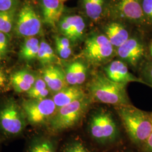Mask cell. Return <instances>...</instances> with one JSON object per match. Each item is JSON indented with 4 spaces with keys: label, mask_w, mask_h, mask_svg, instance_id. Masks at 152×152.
Here are the masks:
<instances>
[{
    "label": "cell",
    "mask_w": 152,
    "mask_h": 152,
    "mask_svg": "<svg viewBox=\"0 0 152 152\" xmlns=\"http://www.w3.org/2000/svg\"><path fill=\"white\" fill-rule=\"evenodd\" d=\"M117 112L131 141L142 147L152 132V113L130 104L118 107Z\"/></svg>",
    "instance_id": "6da1fadb"
},
{
    "label": "cell",
    "mask_w": 152,
    "mask_h": 152,
    "mask_svg": "<svg viewBox=\"0 0 152 152\" xmlns=\"http://www.w3.org/2000/svg\"><path fill=\"white\" fill-rule=\"evenodd\" d=\"M126 85L113 81L105 74L99 72L93 76L87 88L95 100L120 107L130 104Z\"/></svg>",
    "instance_id": "7a4b0ae2"
},
{
    "label": "cell",
    "mask_w": 152,
    "mask_h": 152,
    "mask_svg": "<svg viewBox=\"0 0 152 152\" xmlns=\"http://www.w3.org/2000/svg\"><path fill=\"white\" fill-rule=\"evenodd\" d=\"M27 122L22 105L14 98L0 99V136L3 141L22 135Z\"/></svg>",
    "instance_id": "3957f363"
},
{
    "label": "cell",
    "mask_w": 152,
    "mask_h": 152,
    "mask_svg": "<svg viewBox=\"0 0 152 152\" xmlns=\"http://www.w3.org/2000/svg\"><path fill=\"white\" fill-rule=\"evenodd\" d=\"M90 101L86 97L57 109L48 124L49 130L59 133L77 125L86 113Z\"/></svg>",
    "instance_id": "277c9868"
},
{
    "label": "cell",
    "mask_w": 152,
    "mask_h": 152,
    "mask_svg": "<svg viewBox=\"0 0 152 152\" xmlns=\"http://www.w3.org/2000/svg\"><path fill=\"white\" fill-rule=\"evenodd\" d=\"M92 138L100 144L114 141L118 136V129L112 115L108 112L98 111L92 114L88 126Z\"/></svg>",
    "instance_id": "5b68a950"
},
{
    "label": "cell",
    "mask_w": 152,
    "mask_h": 152,
    "mask_svg": "<svg viewBox=\"0 0 152 152\" xmlns=\"http://www.w3.org/2000/svg\"><path fill=\"white\" fill-rule=\"evenodd\" d=\"M21 105L27 122L32 126L48 124L57 110L53 99L48 98L28 99L24 100Z\"/></svg>",
    "instance_id": "8992f818"
},
{
    "label": "cell",
    "mask_w": 152,
    "mask_h": 152,
    "mask_svg": "<svg viewBox=\"0 0 152 152\" xmlns=\"http://www.w3.org/2000/svg\"><path fill=\"white\" fill-rule=\"evenodd\" d=\"M113 46L106 36L94 35L86 41L83 55L88 61L94 64L102 63L110 58Z\"/></svg>",
    "instance_id": "52a82bcc"
},
{
    "label": "cell",
    "mask_w": 152,
    "mask_h": 152,
    "mask_svg": "<svg viewBox=\"0 0 152 152\" xmlns=\"http://www.w3.org/2000/svg\"><path fill=\"white\" fill-rule=\"evenodd\" d=\"M42 30L41 21L32 7L25 5L19 11L15 26L19 36L30 37L39 34Z\"/></svg>",
    "instance_id": "ba28073f"
},
{
    "label": "cell",
    "mask_w": 152,
    "mask_h": 152,
    "mask_svg": "<svg viewBox=\"0 0 152 152\" xmlns=\"http://www.w3.org/2000/svg\"><path fill=\"white\" fill-rule=\"evenodd\" d=\"M105 75L113 81L127 85L129 82H137L147 85L141 78H138L130 72L127 66L121 60H114L104 68Z\"/></svg>",
    "instance_id": "9c48e42d"
},
{
    "label": "cell",
    "mask_w": 152,
    "mask_h": 152,
    "mask_svg": "<svg viewBox=\"0 0 152 152\" xmlns=\"http://www.w3.org/2000/svg\"><path fill=\"white\" fill-rule=\"evenodd\" d=\"M117 54L122 60L135 66L139 64L144 55V46L136 38H129L118 48Z\"/></svg>",
    "instance_id": "30bf717a"
},
{
    "label": "cell",
    "mask_w": 152,
    "mask_h": 152,
    "mask_svg": "<svg viewBox=\"0 0 152 152\" xmlns=\"http://www.w3.org/2000/svg\"><path fill=\"white\" fill-rule=\"evenodd\" d=\"M114 10L121 18L131 21H141L144 16L140 0H118Z\"/></svg>",
    "instance_id": "8fae6325"
},
{
    "label": "cell",
    "mask_w": 152,
    "mask_h": 152,
    "mask_svg": "<svg viewBox=\"0 0 152 152\" xmlns=\"http://www.w3.org/2000/svg\"><path fill=\"white\" fill-rule=\"evenodd\" d=\"M59 29L64 37L76 41L83 36L85 23L83 19L79 15L65 16L59 21Z\"/></svg>",
    "instance_id": "7c38bea8"
},
{
    "label": "cell",
    "mask_w": 152,
    "mask_h": 152,
    "mask_svg": "<svg viewBox=\"0 0 152 152\" xmlns=\"http://www.w3.org/2000/svg\"><path fill=\"white\" fill-rule=\"evenodd\" d=\"M46 83L50 90L55 93L66 87L65 72L58 65H50L45 66L41 76Z\"/></svg>",
    "instance_id": "4fadbf2b"
},
{
    "label": "cell",
    "mask_w": 152,
    "mask_h": 152,
    "mask_svg": "<svg viewBox=\"0 0 152 152\" xmlns=\"http://www.w3.org/2000/svg\"><path fill=\"white\" fill-rule=\"evenodd\" d=\"M86 97L85 93L80 86H67L56 92L53 100L57 109Z\"/></svg>",
    "instance_id": "5bb4252c"
},
{
    "label": "cell",
    "mask_w": 152,
    "mask_h": 152,
    "mask_svg": "<svg viewBox=\"0 0 152 152\" xmlns=\"http://www.w3.org/2000/svg\"><path fill=\"white\" fill-rule=\"evenodd\" d=\"M37 78V76L27 69L16 71L10 76L11 86L18 93L27 92Z\"/></svg>",
    "instance_id": "9a60e30c"
},
{
    "label": "cell",
    "mask_w": 152,
    "mask_h": 152,
    "mask_svg": "<svg viewBox=\"0 0 152 152\" xmlns=\"http://www.w3.org/2000/svg\"><path fill=\"white\" fill-rule=\"evenodd\" d=\"M44 22L52 27L60 20L64 5L61 0H42Z\"/></svg>",
    "instance_id": "2e32d148"
},
{
    "label": "cell",
    "mask_w": 152,
    "mask_h": 152,
    "mask_svg": "<svg viewBox=\"0 0 152 152\" xmlns=\"http://www.w3.org/2000/svg\"><path fill=\"white\" fill-rule=\"evenodd\" d=\"M64 72L66 81L70 86H80L87 78V66L80 61H76L69 64Z\"/></svg>",
    "instance_id": "e0dca14e"
},
{
    "label": "cell",
    "mask_w": 152,
    "mask_h": 152,
    "mask_svg": "<svg viewBox=\"0 0 152 152\" xmlns=\"http://www.w3.org/2000/svg\"><path fill=\"white\" fill-rule=\"evenodd\" d=\"M56 143L44 135H35L28 141L26 152H56Z\"/></svg>",
    "instance_id": "ac0fdd59"
},
{
    "label": "cell",
    "mask_w": 152,
    "mask_h": 152,
    "mask_svg": "<svg viewBox=\"0 0 152 152\" xmlns=\"http://www.w3.org/2000/svg\"><path fill=\"white\" fill-rule=\"evenodd\" d=\"M106 37L113 46L118 48L128 40L129 34L121 24L112 23L107 27Z\"/></svg>",
    "instance_id": "d6986e66"
},
{
    "label": "cell",
    "mask_w": 152,
    "mask_h": 152,
    "mask_svg": "<svg viewBox=\"0 0 152 152\" xmlns=\"http://www.w3.org/2000/svg\"><path fill=\"white\" fill-rule=\"evenodd\" d=\"M39 44L38 38L34 37L26 38L20 50L21 59L26 61H31L37 59Z\"/></svg>",
    "instance_id": "ffe728a7"
},
{
    "label": "cell",
    "mask_w": 152,
    "mask_h": 152,
    "mask_svg": "<svg viewBox=\"0 0 152 152\" xmlns=\"http://www.w3.org/2000/svg\"><path fill=\"white\" fill-rule=\"evenodd\" d=\"M37 59L41 64L46 66L52 65L55 62L56 56L51 46L46 41H42L39 44Z\"/></svg>",
    "instance_id": "44dd1931"
},
{
    "label": "cell",
    "mask_w": 152,
    "mask_h": 152,
    "mask_svg": "<svg viewBox=\"0 0 152 152\" xmlns=\"http://www.w3.org/2000/svg\"><path fill=\"white\" fill-rule=\"evenodd\" d=\"M50 91L43 78L41 77H39L27 94L29 99L41 100L48 98Z\"/></svg>",
    "instance_id": "7402d4cb"
},
{
    "label": "cell",
    "mask_w": 152,
    "mask_h": 152,
    "mask_svg": "<svg viewBox=\"0 0 152 152\" xmlns=\"http://www.w3.org/2000/svg\"><path fill=\"white\" fill-rule=\"evenodd\" d=\"M55 45L58 54L61 58L68 59L72 54L70 40L65 37H56Z\"/></svg>",
    "instance_id": "603a6c76"
},
{
    "label": "cell",
    "mask_w": 152,
    "mask_h": 152,
    "mask_svg": "<svg viewBox=\"0 0 152 152\" xmlns=\"http://www.w3.org/2000/svg\"><path fill=\"white\" fill-rule=\"evenodd\" d=\"M15 15V10L0 11V32L9 34L11 32Z\"/></svg>",
    "instance_id": "cb8c5ba5"
},
{
    "label": "cell",
    "mask_w": 152,
    "mask_h": 152,
    "mask_svg": "<svg viewBox=\"0 0 152 152\" xmlns=\"http://www.w3.org/2000/svg\"><path fill=\"white\" fill-rule=\"evenodd\" d=\"M83 5L87 16L92 20H97L101 17L103 5L92 2L91 0H83Z\"/></svg>",
    "instance_id": "d4e9b609"
},
{
    "label": "cell",
    "mask_w": 152,
    "mask_h": 152,
    "mask_svg": "<svg viewBox=\"0 0 152 152\" xmlns=\"http://www.w3.org/2000/svg\"><path fill=\"white\" fill-rule=\"evenodd\" d=\"M141 78L147 85L152 88V61L146 62L141 69Z\"/></svg>",
    "instance_id": "484cf974"
},
{
    "label": "cell",
    "mask_w": 152,
    "mask_h": 152,
    "mask_svg": "<svg viewBox=\"0 0 152 152\" xmlns=\"http://www.w3.org/2000/svg\"><path fill=\"white\" fill-rule=\"evenodd\" d=\"M63 152H88L86 148L80 141H71L65 145Z\"/></svg>",
    "instance_id": "4316f807"
},
{
    "label": "cell",
    "mask_w": 152,
    "mask_h": 152,
    "mask_svg": "<svg viewBox=\"0 0 152 152\" xmlns=\"http://www.w3.org/2000/svg\"><path fill=\"white\" fill-rule=\"evenodd\" d=\"M10 87V77H8L5 72L0 68V94L7 91Z\"/></svg>",
    "instance_id": "83f0119b"
},
{
    "label": "cell",
    "mask_w": 152,
    "mask_h": 152,
    "mask_svg": "<svg viewBox=\"0 0 152 152\" xmlns=\"http://www.w3.org/2000/svg\"><path fill=\"white\" fill-rule=\"evenodd\" d=\"M142 8L144 15L152 20V0H142Z\"/></svg>",
    "instance_id": "f1b7e54d"
},
{
    "label": "cell",
    "mask_w": 152,
    "mask_h": 152,
    "mask_svg": "<svg viewBox=\"0 0 152 152\" xmlns=\"http://www.w3.org/2000/svg\"><path fill=\"white\" fill-rule=\"evenodd\" d=\"M16 0H0V11H9L14 9Z\"/></svg>",
    "instance_id": "f546056e"
},
{
    "label": "cell",
    "mask_w": 152,
    "mask_h": 152,
    "mask_svg": "<svg viewBox=\"0 0 152 152\" xmlns=\"http://www.w3.org/2000/svg\"><path fill=\"white\" fill-rule=\"evenodd\" d=\"M8 41L5 34L0 32V49L2 55V57L5 55L7 50Z\"/></svg>",
    "instance_id": "4dcf8cb0"
},
{
    "label": "cell",
    "mask_w": 152,
    "mask_h": 152,
    "mask_svg": "<svg viewBox=\"0 0 152 152\" xmlns=\"http://www.w3.org/2000/svg\"><path fill=\"white\" fill-rule=\"evenodd\" d=\"M142 147L145 152H152V132L151 135Z\"/></svg>",
    "instance_id": "1f68e13d"
},
{
    "label": "cell",
    "mask_w": 152,
    "mask_h": 152,
    "mask_svg": "<svg viewBox=\"0 0 152 152\" xmlns=\"http://www.w3.org/2000/svg\"><path fill=\"white\" fill-rule=\"evenodd\" d=\"M92 2H96V3H98L99 4H101V5H103L104 4V0H91Z\"/></svg>",
    "instance_id": "d6a6232c"
},
{
    "label": "cell",
    "mask_w": 152,
    "mask_h": 152,
    "mask_svg": "<svg viewBox=\"0 0 152 152\" xmlns=\"http://www.w3.org/2000/svg\"><path fill=\"white\" fill-rule=\"evenodd\" d=\"M3 140L1 138V137L0 136V152H1V145H2V143L3 142Z\"/></svg>",
    "instance_id": "836d02e7"
},
{
    "label": "cell",
    "mask_w": 152,
    "mask_h": 152,
    "mask_svg": "<svg viewBox=\"0 0 152 152\" xmlns=\"http://www.w3.org/2000/svg\"><path fill=\"white\" fill-rule=\"evenodd\" d=\"M2 58V53H1V49H0V58Z\"/></svg>",
    "instance_id": "e575fe53"
},
{
    "label": "cell",
    "mask_w": 152,
    "mask_h": 152,
    "mask_svg": "<svg viewBox=\"0 0 152 152\" xmlns=\"http://www.w3.org/2000/svg\"><path fill=\"white\" fill-rule=\"evenodd\" d=\"M151 55H152V45H151Z\"/></svg>",
    "instance_id": "d590c367"
},
{
    "label": "cell",
    "mask_w": 152,
    "mask_h": 152,
    "mask_svg": "<svg viewBox=\"0 0 152 152\" xmlns=\"http://www.w3.org/2000/svg\"><path fill=\"white\" fill-rule=\"evenodd\" d=\"M62 2H64V1H66V0H61Z\"/></svg>",
    "instance_id": "8d00e7d4"
}]
</instances>
